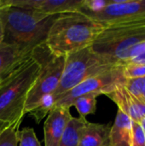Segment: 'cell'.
<instances>
[{
    "mask_svg": "<svg viewBox=\"0 0 145 146\" xmlns=\"http://www.w3.org/2000/svg\"><path fill=\"white\" fill-rule=\"evenodd\" d=\"M104 25L77 11L58 15L45 41L48 51L56 56L67 55L91 46Z\"/></svg>",
    "mask_w": 145,
    "mask_h": 146,
    "instance_id": "cell-1",
    "label": "cell"
},
{
    "mask_svg": "<svg viewBox=\"0 0 145 146\" xmlns=\"http://www.w3.org/2000/svg\"><path fill=\"white\" fill-rule=\"evenodd\" d=\"M42 68L37 50L0 82V122L20 128L25 105Z\"/></svg>",
    "mask_w": 145,
    "mask_h": 146,
    "instance_id": "cell-2",
    "label": "cell"
},
{
    "mask_svg": "<svg viewBox=\"0 0 145 146\" xmlns=\"http://www.w3.org/2000/svg\"><path fill=\"white\" fill-rule=\"evenodd\" d=\"M56 16L9 5L2 10L3 43L29 51L44 47Z\"/></svg>",
    "mask_w": 145,
    "mask_h": 146,
    "instance_id": "cell-3",
    "label": "cell"
},
{
    "mask_svg": "<svg viewBox=\"0 0 145 146\" xmlns=\"http://www.w3.org/2000/svg\"><path fill=\"white\" fill-rule=\"evenodd\" d=\"M145 41V13L107 25L91 49L113 64L124 65L131 50Z\"/></svg>",
    "mask_w": 145,
    "mask_h": 146,
    "instance_id": "cell-4",
    "label": "cell"
},
{
    "mask_svg": "<svg viewBox=\"0 0 145 146\" xmlns=\"http://www.w3.org/2000/svg\"><path fill=\"white\" fill-rule=\"evenodd\" d=\"M116 66L95 53L91 46L65 56V63L57 89L53 92L55 100L85 80L108 71Z\"/></svg>",
    "mask_w": 145,
    "mask_h": 146,
    "instance_id": "cell-5",
    "label": "cell"
},
{
    "mask_svg": "<svg viewBox=\"0 0 145 146\" xmlns=\"http://www.w3.org/2000/svg\"><path fill=\"white\" fill-rule=\"evenodd\" d=\"M126 78L123 74V65H116L111 69L91 77L78 86L72 88L56 100L55 107L69 109L73 106V101L81 96L95 93L98 96L108 95L123 86Z\"/></svg>",
    "mask_w": 145,
    "mask_h": 146,
    "instance_id": "cell-6",
    "label": "cell"
},
{
    "mask_svg": "<svg viewBox=\"0 0 145 146\" xmlns=\"http://www.w3.org/2000/svg\"><path fill=\"white\" fill-rule=\"evenodd\" d=\"M38 56L42 63V68L28 94L25 105V115L32 110L42 97L50 93L53 94L59 86L64 68L65 56H53L48 51L47 48L44 51V56H41L38 54Z\"/></svg>",
    "mask_w": 145,
    "mask_h": 146,
    "instance_id": "cell-7",
    "label": "cell"
},
{
    "mask_svg": "<svg viewBox=\"0 0 145 146\" xmlns=\"http://www.w3.org/2000/svg\"><path fill=\"white\" fill-rule=\"evenodd\" d=\"M144 13H145L144 0H109V4L101 12L85 15L96 21L107 25Z\"/></svg>",
    "mask_w": 145,
    "mask_h": 146,
    "instance_id": "cell-8",
    "label": "cell"
},
{
    "mask_svg": "<svg viewBox=\"0 0 145 146\" xmlns=\"http://www.w3.org/2000/svg\"><path fill=\"white\" fill-rule=\"evenodd\" d=\"M83 0H10V5L35 10L45 15H58L79 11Z\"/></svg>",
    "mask_w": 145,
    "mask_h": 146,
    "instance_id": "cell-9",
    "label": "cell"
},
{
    "mask_svg": "<svg viewBox=\"0 0 145 146\" xmlns=\"http://www.w3.org/2000/svg\"><path fill=\"white\" fill-rule=\"evenodd\" d=\"M72 117L69 109L54 107L44 124V146L59 145L65 128Z\"/></svg>",
    "mask_w": 145,
    "mask_h": 146,
    "instance_id": "cell-10",
    "label": "cell"
},
{
    "mask_svg": "<svg viewBox=\"0 0 145 146\" xmlns=\"http://www.w3.org/2000/svg\"><path fill=\"white\" fill-rule=\"evenodd\" d=\"M106 96L114 101L118 109L129 116L132 121L139 122L145 115L144 100L130 93L123 86Z\"/></svg>",
    "mask_w": 145,
    "mask_h": 146,
    "instance_id": "cell-11",
    "label": "cell"
},
{
    "mask_svg": "<svg viewBox=\"0 0 145 146\" xmlns=\"http://www.w3.org/2000/svg\"><path fill=\"white\" fill-rule=\"evenodd\" d=\"M33 52L2 43L0 44V82L13 73Z\"/></svg>",
    "mask_w": 145,
    "mask_h": 146,
    "instance_id": "cell-12",
    "label": "cell"
},
{
    "mask_svg": "<svg viewBox=\"0 0 145 146\" xmlns=\"http://www.w3.org/2000/svg\"><path fill=\"white\" fill-rule=\"evenodd\" d=\"M110 126L89 122L87 120L80 129L79 146H103L109 141Z\"/></svg>",
    "mask_w": 145,
    "mask_h": 146,
    "instance_id": "cell-13",
    "label": "cell"
},
{
    "mask_svg": "<svg viewBox=\"0 0 145 146\" xmlns=\"http://www.w3.org/2000/svg\"><path fill=\"white\" fill-rule=\"evenodd\" d=\"M132 138V120L118 110L115 122L110 127L109 142L111 146H130Z\"/></svg>",
    "mask_w": 145,
    "mask_h": 146,
    "instance_id": "cell-14",
    "label": "cell"
},
{
    "mask_svg": "<svg viewBox=\"0 0 145 146\" xmlns=\"http://www.w3.org/2000/svg\"><path fill=\"white\" fill-rule=\"evenodd\" d=\"M85 121V118L72 117L65 128L58 146H79V132Z\"/></svg>",
    "mask_w": 145,
    "mask_h": 146,
    "instance_id": "cell-15",
    "label": "cell"
},
{
    "mask_svg": "<svg viewBox=\"0 0 145 146\" xmlns=\"http://www.w3.org/2000/svg\"><path fill=\"white\" fill-rule=\"evenodd\" d=\"M55 104L56 100L52 93L44 95L38 100L28 114L35 120L37 124H39L41 121L47 117L54 109Z\"/></svg>",
    "mask_w": 145,
    "mask_h": 146,
    "instance_id": "cell-16",
    "label": "cell"
},
{
    "mask_svg": "<svg viewBox=\"0 0 145 146\" xmlns=\"http://www.w3.org/2000/svg\"><path fill=\"white\" fill-rule=\"evenodd\" d=\"M97 94L90 93L79 97L73 101V106L76 108L80 118H85L88 115L95 114L97 110Z\"/></svg>",
    "mask_w": 145,
    "mask_h": 146,
    "instance_id": "cell-17",
    "label": "cell"
},
{
    "mask_svg": "<svg viewBox=\"0 0 145 146\" xmlns=\"http://www.w3.org/2000/svg\"><path fill=\"white\" fill-rule=\"evenodd\" d=\"M18 146H41L32 127H23L17 133Z\"/></svg>",
    "mask_w": 145,
    "mask_h": 146,
    "instance_id": "cell-18",
    "label": "cell"
},
{
    "mask_svg": "<svg viewBox=\"0 0 145 146\" xmlns=\"http://www.w3.org/2000/svg\"><path fill=\"white\" fill-rule=\"evenodd\" d=\"M123 74L126 79L145 77V64L130 62L123 65Z\"/></svg>",
    "mask_w": 145,
    "mask_h": 146,
    "instance_id": "cell-19",
    "label": "cell"
},
{
    "mask_svg": "<svg viewBox=\"0 0 145 146\" xmlns=\"http://www.w3.org/2000/svg\"><path fill=\"white\" fill-rule=\"evenodd\" d=\"M109 0H83L79 12L84 14H96L105 9Z\"/></svg>",
    "mask_w": 145,
    "mask_h": 146,
    "instance_id": "cell-20",
    "label": "cell"
},
{
    "mask_svg": "<svg viewBox=\"0 0 145 146\" xmlns=\"http://www.w3.org/2000/svg\"><path fill=\"white\" fill-rule=\"evenodd\" d=\"M19 128L9 126L0 133V146H18L17 133Z\"/></svg>",
    "mask_w": 145,
    "mask_h": 146,
    "instance_id": "cell-21",
    "label": "cell"
},
{
    "mask_svg": "<svg viewBox=\"0 0 145 146\" xmlns=\"http://www.w3.org/2000/svg\"><path fill=\"white\" fill-rule=\"evenodd\" d=\"M145 85L144 78H136V79H126L123 86L132 95L142 98V93Z\"/></svg>",
    "mask_w": 145,
    "mask_h": 146,
    "instance_id": "cell-22",
    "label": "cell"
},
{
    "mask_svg": "<svg viewBox=\"0 0 145 146\" xmlns=\"http://www.w3.org/2000/svg\"><path fill=\"white\" fill-rule=\"evenodd\" d=\"M130 62L145 64V41L138 44L137 46L133 47L131 50L125 64Z\"/></svg>",
    "mask_w": 145,
    "mask_h": 146,
    "instance_id": "cell-23",
    "label": "cell"
},
{
    "mask_svg": "<svg viewBox=\"0 0 145 146\" xmlns=\"http://www.w3.org/2000/svg\"><path fill=\"white\" fill-rule=\"evenodd\" d=\"M130 146H145V133L138 122L132 121V138Z\"/></svg>",
    "mask_w": 145,
    "mask_h": 146,
    "instance_id": "cell-24",
    "label": "cell"
},
{
    "mask_svg": "<svg viewBox=\"0 0 145 146\" xmlns=\"http://www.w3.org/2000/svg\"><path fill=\"white\" fill-rule=\"evenodd\" d=\"M2 10L0 9V44L3 41V20H2Z\"/></svg>",
    "mask_w": 145,
    "mask_h": 146,
    "instance_id": "cell-25",
    "label": "cell"
},
{
    "mask_svg": "<svg viewBox=\"0 0 145 146\" xmlns=\"http://www.w3.org/2000/svg\"><path fill=\"white\" fill-rule=\"evenodd\" d=\"M10 5V0H0V9H3Z\"/></svg>",
    "mask_w": 145,
    "mask_h": 146,
    "instance_id": "cell-26",
    "label": "cell"
},
{
    "mask_svg": "<svg viewBox=\"0 0 145 146\" xmlns=\"http://www.w3.org/2000/svg\"><path fill=\"white\" fill-rule=\"evenodd\" d=\"M139 124H140V126H141V127L143 128V130H144V132L145 133V115L140 120V121L138 122Z\"/></svg>",
    "mask_w": 145,
    "mask_h": 146,
    "instance_id": "cell-27",
    "label": "cell"
},
{
    "mask_svg": "<svg viewBox=\"0 0 145 146\" xmlns=\"http://www.w3.org/2000/svg\"><path fill=\"white\" fill-rule=\"evenodd\" d=\"M142 98L145 101V85L144 87V90H143V93H142Z\"/></svg>",
    "mask_w": 145,
    "mask_h": 146,
    "instance_id": "cell-28",
    "label": "cell"
},
{
    "mask_svg": "<svg viewBox=\"0 0 145 146\" xmlns=\"http://www.w3.org/2000/svg\"><path fill=\"white\" fill-rule=\"evenodd\" d=\"M9 127V126L4 124V123H3V122H0V127Z\"/></svg>",
    "mask_w": 145,
    "mask_h": 146,
    "instance_id": "cell-29",
    "label": "cell"
},
{
    "mask_svg": "<svg viewBox=\"0 0 145 146\" xmlns=\"http://www.w3.org/2000/svg\"><path fill=\"white\" fill-rule=\"evenodd\" d=\"M6 127H0V133H2L5 128H6Z\"/></svg>",
    "mask_w": 145,
    "mask_h": 146,
    "instance_id": "cell-30",
    "label": "cell"
},
{
    "mask_svg": "<svg viewBox=\"0 0 145 146\" xmlns=\"http://www.w3.org/2000/svg\"><path fill=\"white\" fill-rule=\"evenodd\" d=\"M103 146H111V145H110L109 142L108 141V142H107V143H106V144H105V145H103Z\"/></svg>",
    "mask_w": 145,
    "mask_h": 146,
    "instance_id": "cell-31",
    "label": "cell"
},
{
    "mask_svg": "<svg viewBox=\"0 0 145 146\" xmlns=\"http://www.w3.org/2000/svg\"><path fill=\"white\" fill-rule=\"evenodd\" d=\"M144 4H145V0H144Z\"/></svg>",
    "mask_w": 145,
    "mask_h": 146,
    "instance_id": "cell-32",
    "label": "cell"
}]
</instances>
